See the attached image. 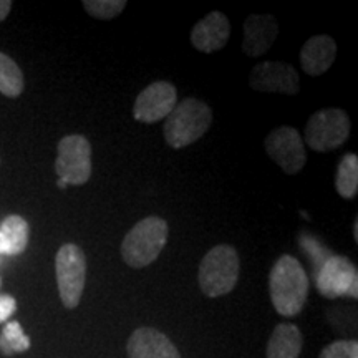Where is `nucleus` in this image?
<instances>
[{"instance_id":"6","label":"nucleus","mask_w":358,"mask_h":358,"mask_svg":"<svg viewBox=\"0 0 358 358\" xmlns=\"http://www.w3.org/2000/svg\"><path fill=\"white\" fill-rule=\"evenodd\" d=\"M58 294L66 308L78 307L87 280V257L77 244L62 245L55 257Z\"/></svg>"},{"instance_id":"25","label":"nucleus","mask_w":358,"mask_h":358,"mask_svg":"<svg viewBox=\"0 0 358 358\" xmlns=\"http://www.w3.org/2000/svg\"><path fill=\"white\" fill-rule=\"evenodd\" d=\"M10 8H12L10 0H0V22L7 19V15L10 13Z\"/></svg>"},{"instance_id":"10","label":"nucleus","mask_w":358,"mask_h":358,"mask_svg":"<svg viewBox=\"0 0 358 358\" xmlns=\"http://www.w3.org/2000/svg\"><path fill=\"white\" fill-rule=\"evenodd\" d=\"M178 103L176 87L169 82H155L138 95L133 106L136 122L153 124L164 120Z\"/></svg>"},{"instance_id":"27","label":"nucleus","mask_w":358,"mask_h":358,"mask_svg":"<svg viewBox=\"0 0 358 358\" xmlns=\"http://www.w3.org/2000/svg\"><path fill=\"white\" fill-rule=\"evenodd\" d=\"M58 187H62V189H65V187H66V185L64 181H62V179H58Z\"/></svg>"},{"instance_id":"2","label":"nucleus","mask_w":358,"mask_h":358,"mask_svg":"<svg viewBox=\"0 0 358 358\" xmlns=\"http://www.w3.org/2000/svg\"><path fill=\"white\" fill-rule=\"evenodd\" d=\"M213 123V110L198 98H186L176 103L166 116L163 134L174 150H181L196 143L208 133Z\"/></svg>"},{"instance_id":"12","label":"nucleus","mask_w":358,"mask_h":358,"mask_svg":"<svg viewBox=\"0 0 358 358\" xmlns=\"http://www.w3.org/2000/svg\"><path fill=\"white\" fill-rule=\"evenodd\" d=\"M231 22L222 12H211L191 30V43L196 50L213 53L222 50L229 42Z\"/></svg>"},{"instance_id":"20","label":"nucleus","mask_w":358,"mask_h":358,"mask_svg":"<svg viewBox=\"0 0 358 358\" xmlns=\"http://www.w3.org/2000/svg\"><path fill=\"white\" fill-rule=\"evenodd\" d=\"M30 348V338L22 330L19 322H7L0 334V350L6 355L12 353H22Z\"/></svg>"},{"instance_id":"13","label":"nucleus","mask_w":358,"mask_h":358,"mask_svg":"<svg viewBox=\"0 0 358 358\" xmlns=\"http://www.w3.org/2000/svg\"><path fill=\"white\" fill-rule=\"evenodd\" d=\"M128 358H181L176 345L166 335L151 327H140L127 343Z\"/></svg>"},{"instance_id":"17","label":"nucleus","mask_w":358,"mask_h":358,"mask_svg":"<svg viewBox=\"0 0 358 358\" xmlns=\"http://www.w3.org/2000/svg\"><path fill=\"white\" fill-rule=\"evenodd\" d=\"M30 236L29 222L22 216H8L0 224V254L19 256L27 249Z\"/></svg>"},{"instance_id":"21","label":"nucleus","mask_w":358,"mask_h":358,"mask_svg":"<svg viewBox=\"0 0 358 358\" xmlns=\"http://www.w3.org/2000/svg\"><path fill=\"white\" fill-rule=\"evenodd\" d=\"M127 7V0H85L83 8L98 20H111Z\"/></svg>"},{"instance_id":"1","label":"nucleus","mask_w":358,"mask_h":358,"mask_svg":"<svg viewBox=\"0 0 358 358\" xmlns=\"http://www.w3.org/2000/svg\"><path fill=\"white\" fill-rule=\"evenodd\" d=\"M308 275L299 259L284 254L277 259L268 275L272 306L282 317H297L308 297Z\"/></svg>"},{"instance_id":"19","label":"nucleus","mask_w":358,"mask_h":358,"mask_svg":"<svg viewBox=\"0 0 358 358\" xmlns=\"http://www.w3.org/2000/svg\"><path fill=\"white\" fill-rule=\"evenodd\" d=\"M24 85L20 66L10 57L0 52V93L8 98H17L24 92Z\"/></svg>"},{"instance_id":"26","label":"nucleus","mask_w":358,"mask_h":358,"mask_svg":"<svg viewBox=\"0 0 358 358\" xmlns=\"http://www.w3.org/2000/svg\"><path fill=\"white\" fill-rule=\"evenodd\" d=\"M353 237H355V241H358V221L353 222Z\"/></svg>"},{"instance_id":"11","label":"nucleus","mask_w":358,"mask_h":358,"mask_svg":"<svg viewBox=\"0 0 358 358\" xmlns=\"http://www.w3.org/2000/svg\"><path fill=\"white\" fill-rule=\"evenodd\" d=\"M249 85L256 92L297 95L301 90V78L292 65L282 62H262L250 71Z\"/></svg>"},{"instance_id":"7","label":"nucleus","mask_w":358,"mask_h":358,"mask_svg":"<svg viewBox=\"0 0 358 358\" xmlns=\"http://www.w3.org/2000/svg\"><path fill=\"white\" fill-rule=\"evenodd\" d=\"M58 179L66 186H82L92 178V145L83 134H69L58 143L55 161Z\"/></svg>"},{"instance_id":"18","label":"nucleus","mask_w":358,"mask_h":358,"mask_svg":"<svg viewBox=\"0 0 358 358\" xmlns=\"http://www.w3.org/2000/svg\"><path fill=\"white\" fill-rule=\"evenodd\" d=\"M335 189L343 199H353L358 192V156L345 155L335 176Z\"/></svg>"},{"instance_id":"15","label":"nucleus","mask_w":358,"mask_h":358,"mask_svg":"<svg viewBox=\"0 0 358 358\" xmlns=\"http://www.w3.org/2000/svg\"><path fill=\"white\" fill-rule=\"evenodd\" d=\"M337 58V42L329 35H313L301 50L302 70L310 77H319L334 65Z\"/></svg>"},{"instance_id":"16","label":"nucleus","mask_w":358,"mask_h":358,"mask_svg":"<svg viewBox=\"0 0 358 358\" xmlns=\"http://www.w3.org/2000/svg\"><path fill=\"white\" fill-rule=\"evenodd\" d=\"M302 332L295 324H279L267 343V358H299L302 352Z\"/></svg>"},{"instance_id":"28","label":"nucleus","mask_w":358,"mask_h":358,"mask_svg":"<svg viewBox=\"0 0 358 358\" xmlns=\"http://www.w3.org/2000/svg\"><path fill=\"white\" fill-rule=\"evenodd\" d=\"M0 285H2V279H0Z\"/></svg>"},{"instance_id":"14","label":"nucleus","mask_w":358,"mask_h":358,"mask_svg":"<svg viewBox=\"0 0 358 358\" xmlns=\"http://www.w3.org/2000/svg\"><path fill=\"white\" fill-rule=\"evenodd\" d=\"M279 25L272 15H249L244 22L243 50L249 57H262L274 45Z\"/></svg>"},{"instance_id":"9","label":"nucleus","mask_w":358,"mask_h":358,"mask_svg":"<svg viewBox=\"0 0 358 358\" xmlns=\"http://www.w3.org/2000/svg\"><path fill=\"white\" fill-rule=\"evenodd\" d=\"M266 151L285 174L301 173L307 164V151L299 131L292 127H280L267 134Z\"/></svg>"},{"instance_id":"24","label":"nucleus","mask_w":358,"mask_h":358,"mask_svg":"<svg viewBox=\"0 0 358 358\" xmlns=\"http://www.w3.org/2000/svg\"><path fill=\"white\" fill-rule=\"evenodd\" d=\"M17 310V301L12 295L3 294L0 295V324H7V320Z\"/></svg>"},{"instance_id":"5","label":"nucleus","mask_w":358,"mask_h":358,"mask_svg":"<svg viewBox=\"0 0 358 358\" xmlns=\"http://www.w3.org/2000/svg\"><path fill=\"white\" fill-rule=\"evenodd\" d=\"M352 123L348 115L340 108H325L313 113L306 124V140L310 150L317 153L337 150L350 136Z\"/></svg>"},{"instance_id":"22","label":"nucleus","mask_w":358,"mask_h":358,"mask_svg":"<svg viewBox=\"0 0 358 358\" xmlns=\"http://www.w3.org/2000/svg\"><path fill=\"white\" fill-rule=\"evenodd\" d=\"M319 358H358L357 340H337L320 352Z\"/></svg>"},{"instance_id":"3","label":"nucleus","mask_w":358,"mask_h":358,"mask_svg":"<svg viewBox=\"0 0 358 358\" xmlns=\"http://www.w3.org/2000/svg\"><path fill=\"white\" fill-rule=\"evenodd\" d=\"M168 222L163 217L148 216L134 224L122 243L123 261L133 268L153 264L168 243Z\"/></svg>"},{"instance_id":"4","label":"nucleus","mask_w":358,"mask_h":358,"mask_svg":"<svg viewBox=\"0 0 358 358\" xmlns=\"http://www.w3.org/2000/svg\"><path fill=\"white\" fill-rule=\"evenodd\" d=\"M239 272L241 261L237 250L229 244H219L209 250L199 264V287L208 297H222L234 290Z\"/></svg>"},{"instance_id":"8","label":"nucleus","mask_w":358,"mask_h":358,"mask_svg":"<svg viewBox=\"0 0 358 358\" xmlns=\"http://www.w3.org/2000/svg\"><path fill=\"white\" fill-rule=\"evenodd\" d=\"M317 290L325 299L358 297V272L345 256H330L315 274Z\"/></svg>"},{"instance_id":"23","label":"nucleus","mask_w":358,"mask_h":358,"mask_svg":"<svg viewBox=\"0 0 358 358\" xmlns=\"http://www.w3.org/2000/svg\"><path fill=\"white\" fill-rule=\"evenodd\" d=\"M301 243L303 245V249L307 250L308 256H310V261L313 259V264H315V274H317V271L322 267V264L332 256V254H330L327 249H324V245L317 243V241L310 236H302Z\"/></svg>"}]
</instances>
